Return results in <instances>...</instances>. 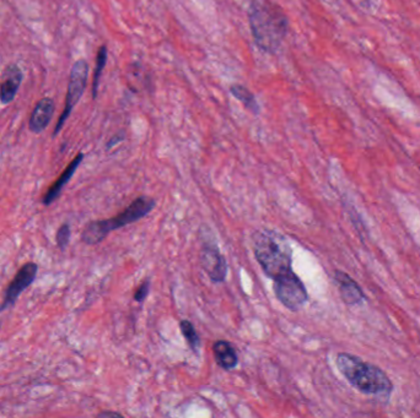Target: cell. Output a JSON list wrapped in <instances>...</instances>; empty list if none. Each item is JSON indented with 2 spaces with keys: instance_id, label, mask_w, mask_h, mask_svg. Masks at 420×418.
<instances>
[{
  "instance_id": "cell-17",
  "label": "cell",
  "mask_w": 420,
  "mask_h": 418,
  "mask_svg": "<svg viewBox=\"0 0 420 418\" xmlns=\"http://www.w3.org/2000/svg\"><path fill=\"white\" fill-rule=\"evenodd\" d=\"M56 240L59 249L66 250L70 240V224H63L59 227V230L57 232Z\"/></svg>"
},
{
  "instance_id": "cell-15",
  "label": "cell",
  "mask_w": 420,
  "mask_h": 418,
  "mask_svg": "<svg viewBox=\"0 0 420 418\" xmlns=\"http://www.w3.org/2000/svg\"><path fill=\"white\" fill-rule=\"evenodd\" d=\"M179 329H181V332L185 337L186 341L192 348V351L198 352V348L200 346V339L197 332H195L193 324L188 320H181L179 321Z\"/></svg>"
},
{
  "instance_id": "cell-1",
  "label": "cell",
  "mask_w": 420,
  "mask_h": 418,
  "mask_svg": "<svg viewBox=\"0 0 420 418\" xmlns=\"http://www.w3.org/2000/svg\"><path fill=\"white\" fill-rule=\"evenodd\" d=\"M252 36L257 47L266 53H276L285 40L289 29L282 9L269 0H253L248 10Z\"/></svg>"
},
{
  "instance_id": "cell-2",
  "label": "cell",
  "mask_w": 420,
  "mask_h": 418,
  "mask_svg": "<svg viewBox=\"0 0 420 418\" xmlns=\"http://www.w3.org/2000/svg\"><path fill=\"white\" fill-rule=\"evenodd\" d=\"M336 364L349 384L360 393L379 398L391 396L393 384L386 372L377 366L345 352L338 353Z\"/></svg>"
},
{
  "instance_id": "cell-11",
  "label": "cell",
  "mask_w": 420,
  "mask_h": 418,
  "mask_svg": "<svg viewBox=\"0 0 420 418\" xmlns=\"http://www.w3.org/2000/svg\"><path fill=\"white\" fill-rule=\"evenodd\" d=\"M82 160H84V153H79L77 157L74 158L72 162L68 164L67 169H64V172L59 176V178L57 179L51 188L47 190L46 195H45V198H43V205L50 206V205L53 204V203L59 198V195L62 193L63 188H64V187L67 185L68 182L72 179L77 167L82 164Z\"/></svg>"
},
{
  "instance_id": "cell-8",
  "label": "cell",
  "mask_w": 420,
  "mask_h": 418,
  "mask_svg": "<svg viewBox=\"0 0 420 418\" xmlns=\"http://www.w3.org/2000/svg\"><path fill=\"white\" fill-rule=\"evenodd\" d=\"M200 265L213 282H223L227 275V264L216 245H205L200 251Z\"/></svg>"
},
{
  "instance_id": "cell-10",
  "label": "cell",
  "mask_w": 420,
  "mask_h": 418,
  "mask_svg": "<svg viewBox=\"0 0 420 418\" xmlns=\"http://www.w3.org/2000/svg\"><path fill=\"white\" fill-rule=\"evenodd\" d=\"M22 80V72L20 68L11 64L6 68L3 80L0 82V101L3 104L13 102L17 95Z\"/></svg>"
},
{
  "instance_id": "cell-3",
  "label": "cell",
  "mask_w": 420,
  "mask_h": 418,
  "mask_svg": "<svg viewBox=\"0 0 420 418\" xmlns=\"http://www.w3.org/2000/svg\"><path fill=\"white\" fill-rule=\"evenodd\" d=\"M251 240L257 261L273 280L292 270V248L284 235L274 231H257Z\"/></svg>"
},
{
  "instance_id": "cell-14",
  "label": "cell",
  "mask_w": 420,
  "mask_h": 418,
  "mask_svg": "<svg viewBox=\"0 0 420 418\" xmlns=\"http://www.w3.org/2000/svg\"><path fill=\"white\" fill-rule=\"evenodd\" d=\"M230 93L236 100H239L246 109L255 114L260 113V104L257 103L256 98L247 87L242 85H232L230 87Z\"/></svg>"
},
{
  "instance_id": "cell-9",
  "label": "cell",
  "mask_w": 420,
  "mask_h": 418,
  "mask_svg": "<svg viewBox=\"0 0 420 418\" xmlns=\"http://www.w3.org/2000/svg\"><path fill=\"white\" fill-rule=\"evenodd\" d=\"M334 280L338 285L340 298L343 300L345 304L358 306L364 301L365 295L363 288L348 274H345L344 271L337 270L334 272Z\"/></svg>"
},
{
  "instance_id": "cell-19",
  "label": "cell",
  "mask_w": 420,
  "mask_h": 418,
  "mask_svg": "<svg viewBox=\"0 0 420 418\" xmlns=\"http://www.w3.org/2000/svg\"><path fill=\"white\" fill-rule=\"evenodd\" d=\"M98 417H122V415L117 412H101L98 413Z\"/></svg>"
},
{
  "instance_id": "cell-5",
  "label": "cell",
  "mask_w": 420,
  "mask_h": 418,
  "mask_svg": "<svg viewBox=\"0 0 420 418\" xmlns=\"http://www.w3.org/2000/svg\"><path fill=\"white\" fill-rule=\"evenodd\" d=\"M274 293L278 301L290 311H299L308 300L306 287L292 270L274 279Z\"/></svg>"
},
{
  "instance_id": "cell-4",
  "label": "cell",
  "mask_w": 420,
  "mask_h": 418,
  "mask_svg": "<svg viewBox=\"0 0 420 418\" xmlns=\"http://www.w3.org/2000/svg\"><path fill=\"white\" fill-rule=\"evenodd\" d=\"M154 208V199L148 196H140L138 199L134 200L127 209H124L121 214H118L112 219L91 221L90 224H87L82 231V242L89 245H98L107 237L110 232L122 229L127 224H133L144 216H147Z\"/></svg>"
},
{
  "instance_id": "cell-16",
  "label": "cell",
  "mask_w": 420,
  "mask_h": 418,
  "mask_svg": "<svg viewBox=\"0 0 420 418\" xmlns=\"http://www.w3.org/2000/svg\"><path fill=\"white\" fill-rule=\"evenodd\" d=\"M107 61V48L103 46L98 49V58H96V67H95V72H93V98H96L98 91V84H100V77L103 74V68L106 65Z\"/></svg>"
},
{
  "instance_id": "cell-13",
  "label": "cell",
  "mask_w": 420,
  "mask_h": 418,
  "mask_svg": "<svg viewBox=\"0 0 420 418\" xmlns=\"http://www.w3.org/2000/svg\"><path fill=\"white\" fill-rule=\"evenodd\" d=\"M213 353L216 363L226 371L234 369L239 364V357L235 348L231 346L229 342L221 341V340L216 341L213 345Z\"/></svg>"
},
{
  "instance_id": "cell-18",
  "label": "cell",
  "mask_w": 420,
  "mask_h": 418,
  "mask_svg": "<svg viewBox=\"0 0 420 418\" xmlns=\"http://www.w3.org/2000/svg\"><path fill=\"white\" fill-rule=\"evenodd\" d=\"M149 291H150V282L149 281H145L144 284H142V286L139 287L138 291L135 292V295H134V300L137 302H143L147 296L149 295Z\"/></svg>"
},
{
  "instance_id": "cell-12",
  "label": "cell",
  "mask_w": 420,
  "mask_h": 418,
  "mask_svg": "<svg viewBox=\"0 0 420 418\" xmlns=\"http://www.w3.org/2000/svg\"><path fill=\"white\" fill-rule=\"evenodd\" d=\"M54 113V102L51 98H42L35 106L30 118V130L32 133L40 134L48 127Z\"/></svg>"
},
{
  "instance_id": "cell-7",
  "label": "cell",
  "mask_w": 420,
  "mask_h": 418,
  "mask_svg": "<svg viewBox=\"0 0 420 418\" xmlns=\"http://www.w3.org/2000/svg\"><path fill=\"white\" fill-rule=\"evenodd\" d=\"M37 272H38V265L36 263L30 261V263H26V264L21 266L19 271L16 272L15 277L6 287L3 304L0 306V311H4L8 307L15 304V302L21 296V293L33 284V281L36 279Z\"/></svg>"
},
{
  "instance_id": "cell-6",
  "label": "cell",
  "mask_w": 420,
  "mask_h": 418,
  "mask_svg": "<svg viewBox=\"0 0 420 418\" xmlns=\"http://www.w3.org/2000/svg\"><path fill=\"white\" fill-rule=\"evenodd\" d=\"M87 75H89V65H87V61L84 59L75 61L74 65H73L72 72H70V77H69L64 111L58 119L53 137H56L57 134L62 130L63 125L67 122V119L70 116L73 109L77 106V103L80 101L82 93L85 91V87H87Z\"/></svg>"
}]
</instances>
